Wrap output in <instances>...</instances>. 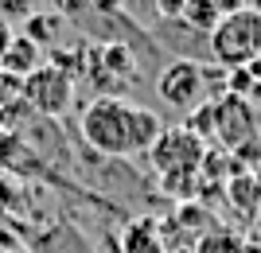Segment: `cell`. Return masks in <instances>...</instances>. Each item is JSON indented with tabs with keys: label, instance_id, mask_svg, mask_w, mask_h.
I'll use <instances>...</instances> for the list:
<instances>
[{
	"label": "cell",
	"instance_id": "16",
	"mask_svg": "<svg viewBox=\"0 0 261 253\" xmlns=\"http://www.w3.org/2000/svg\"><path fill=\"white\" fill-rule=\"evenodd\" d=\"M86 8H90V0H55V12H59L63 20H66V16H74V20H78V12H86Z\"/></svg>",
	"mask_w": 261,
	"mask_h": 253
},
{
	"label": "cell",
	"instance_id": "21",
	"mask_svg": "<svg viewBox=\"0 0 261 253\" xmlns=\"http://www.w3.org/2000/svg\"><path fill=\"white\" fill-rule=\"evenodd\" d=\"M0 253H28V245L20 242V245H8V249H0Z\"/></svg>",
	"mask_w": 261,
	"mask_h": 253
},
{
	"label": "cell",
	"instance_id": "13",
	"mask_svg": "<svg viewBox=\"0 0 261 253\" xmlns=\"http://www.w3.org/2000/svg\"><path fill=\"white\" fill-rule=\"evenodd\" d=\"M32 16V0H0V20L4 23H16V20H28Z\"/></svg>",
	"mask_w": 261,
	"mask_h": 253
},
{
	"label": "cell",
	"instance_id": "5",
	"mask_svg": "<svg viewBox=\"0 0 261 253\" xmlns=\"http://www.w3.org/2000/svg\"><path fill=\"white\" fill-rule=\"evenodd\" d=\"M261 125L253 117V105L246 98H234V94H222V98H211V140L222 152H234L246 140H257Z\"/></svg>",
	"mask_w": 261,
	"mask_h": 253
},
{
	"label": "cell",
	"instance_id": "10",
	"mask_svg": "<svg viewBox=\"0 0 261 253\" xmlns=\"http://www.w3.org/2000/svg\"><path fill=\"white\" fill-rule=\"evenodd\" d=\"M226 195H230V207L238 210L246 222H253L257 218V210H261V183L253 176H230L226 179Z\"/></svg>",
	"mask_w": 261,
	"mask_h": 253
},
{
	"label": "cell",
	"instance_id": "22",
	"mask_svg": "<svg viewBox=\"0 0 261 253\" xmlns=\"http://www.w3.org/2000/svg\"><path fill=\"white\" fill-rule=\"evenodd\" d=\"M246 101H250V105H253V101H261V86H253V90H250V98H246Z\"/></svg>",
	"mask_w": 261,
	"mask_h": 253
},
{
	"label": "cell",
	"instance_id": "2",
	"mask_svg": "<svg viewBox=\"0 0 261 253\" xmlns=\"http://www.w3.org/2000/svg\"><path fill=\"white\" fill-rule=\"evenodd\" d=\"M211 63L218 70H242L261 55V16L253 8H242L234 16H222L215 32L207 35Z\"/></svg>",
	"mask_w": 261,
	"mask_h": 253
},
{
	"label": "cell",
	"instance_id": "17",
	"mask_svg": "<svg viewBox=\"0 0 261 253\" xmlns=\"http://www.w3.org/2000/svg\"><path fill=\"white\" fill-rule=\"evenodd\" d=\"M218 4V16H234V12L250 8V0H215Z\"/></svg>",
	"mask_w": 261,
	"mask_h": 253
},
{
	"label": "cell",
	"instance_id": "20",
	"mask_svg": "<svg viewBox=\"0 0 261 253\" xmlns=\"http://www.w3.org/2000/svg\"><path fill=\"white\" fill-rule=\"evenodd\" d=\"M12 35H16V32H12V23H4V20H0V55H4V47H8V39H12Z\"/></svg>",
	"mask_w": 261,
	"mask_h": 253
},
{
	"label": "cell",
	"instance_id": "12",
	"mask_svg": "<svg viewBox=\"0 0 261 253\" xmlns=\"http://www.w3.org/2000/svg\"><path fill=\"white\" fill-rule=\"evenodd\" d=\"M218 20H222V16H218V4H215V0H187V4H184V16H179V23H187L195 35H203V32L211 35Z\"/></svg>",
	"mask_w": 261,
	"mask_h": 253
},
{
	"label": "cell",
	"instance_id": "9",
	"mask_svg": "<svg viewBox=\"0 0 261 253\" xmlns=\"http://www.w3.org/2000/svg\"><path fill=\"white\" fill-rule=\"evenodd\" d=\"M20 35H23V39H32V43L47 55L51 47H59V35H63V16H59V12H32V16L23 20Z\"/></svg>",
	"mask_w": 261,
	"mask_h": 253
},
{
	"label": "cell",
	"instance_id": "7",
	"mask_svg": "<svg viewBox=\"0 0 261 253\" xmlns=\"http://www.w3.org/2000/svg\"><path fill=\"white\" fill-rule=\"evenodd\" d=\"M117 249L121 253H164V234H160V222L141 214V218H129L125 230L117 238Z\"/></svg>",
	"mask_w": 261,
	"mask_h": 253
},
{
	"label": "cell",
	"instance_id": "24",
	"mask_svg": "<svg viewBox=\"0 0 261 253\" xmlns=\"http://www.w3.org/2000/svg\"><path fill=\"white\" fill-rule=\"evenodd\" d=\"M253 230H257V234H261V210H257V218H253Z\"/></svg>",
	"mask_w": 261,
	"mask_h": 253
},
{
	"label": "cell",
	"instance_id": "15",
	"mask_svg": "<svg viewBox=\"0 0 261 253\" xmlns=\"http://www.w3.org/2000/svg\"><path fill=\"white\" fill-rule=\"evenodd\" d=\"M184 4L187 0H156V16H160L164 23H172V20L184 16Z\"/></svg>",
	"mask_w": 261,
	"mask_h": 253
},
{
	"label": "cell",
	"instance_id": "26",
	"mask_svg": "<svg viewBox=\"0 0 261 253\" xmlns=\"http://www.w3.org/2000/svg\"><path fill=\"white\" fill-rule=\"evenodd\" d=\"M250 253H261V249H253V245H250Z\"/></svg>",
	"mask_w": 261,
	"mask_h": 253
},
{
	"label": "cell",
	"instance_id": "3",
	"mask_svg": "<svg viewBox=\"0 0 261 253\" xmlns=\"http://www.w3.org/2000/svg\"><path fill=\"white\" fill-rule=\"evenodd\" d=\"M218 66L215 63H199V59H172V63L164 66L160 74H156V94H160L164 105H172V109H199L203 101H211V82H215Z\"/></svg>",
	"mask_w": 261,
	"mask_h": 253
},
{
	"label": "cell",
	"instance_id": "1",
	"mask_svg": "<svg viewBox=\"0 0 261 253\" xmlns=\"http://www.w3.org/2000/svg\"><path fill=\"white\" fill-rule=\"evenodd\" d=\"M164 132L160 113L148 105H133L117 94H98L78 113V136L94 156L106 160H125V156L148 152L156 136Z\"/></svg>",
	"mask_w": 261,
	"mask_h": 253
},
{
	"label": "cell",
	"instance_id": "11",
	"mask_svg": "<svg viewBox=\"0 0 261 253\" xmlns=\"http://www.w3.org/2000/svg\"><path fill=\"white\" fill-rule=\"evenodd\" d=\"M191 249L195 253H250V242H246L242 234L226 230V226H211V230H203L195 238Z\"/></svg>",
	"mask_w": 261,
	"mask_h": 253
},
{
	"label": "cell",
	"instance_id": "25",
	"mask_svg": "<svg viewBox=\"0 0 261 253\" xmlns=\"http://www.w3.org/2000/svg\"><path fill=\"white\" fill-rule=\"evenodd\" d=\"M172 253H195V249H172Z\"/></svg>",
	"mask_w": 261,
	"mask_h": 253
},
{
	"label": "cell",
	"instance_id": "18",
	"mask_svg": "<svg viewBox=\"0 0 261 253\" xmlns=\"http://www.w3.org/2000/svg\"><path fill=\"white\" fill-rule=\"evenodd\" d=\"M90 8L101 12V16H109V12H121V0H90Z\"/></svg>",
	"mask_w": 261,
	"mask_h": 253
},
{
	"label": "cell",
	"instance_id": "23",
	"mask_svg": "<svg viewBox=\"0 0 261 253\" xmlns=\"http://www.w3.org/2000/svg\"><path fill=\"white\" fill-rule=\"evenodd\" d=\"M250 8H253V12H257V16H261V0H250Z\"/></svg>",
	"mask_w": 261,
	"mask_h": 253
},
{
	"label": "cell",
	"instance_id": "4",
	"mask_svg": "<svg viewBox=\"0 0 261 253\" xmlns=\"http://www.w3.org/2000/svg\"><path fill=\"white\" fill-rule=\"evenodd\" d=\"M20 101L35 113V117L59 121V117L74 105V82H70L63 70H55L51 63H43L20 82Z\"/></svg>",
	"mask_w": 261,
	"mask_h": 253
},
{
	"label": "cell",
	"instance_id": "19",
	"mask_svg": "<svg viewBox=\"0 0 261 253\" xmlns=\"http://www.w3.org/2000/svg\"><path fill=\"white\" fill-rule=\"evenodd\" d=\"M246 74H250V78H253V86H261V55H257V59H253V63H250V66H246Z\"/></svg>",
	"mask_w": 261,
	"mask_h": 253
},
{
	"label": "cell",
	"instance_id": "6",
	"mask_svg": "<svg viewBox=\"0 0 261 253\" xmlns=\"http://www.w3.org/2000/svg\"><path fill=\"white\" fill-rule=\"evenodd\" d=\"M23 245H28V253H94V245L66 218H55L47 226H39L35 242H23Z\"/></svg>",
	"mask_w": 261,
	"mask_h": 253
},
{
	"label": "cell",
	"instance_id": "8",
	"mask_svg": "<svg viewBox=\"0 0 261 253\" xmlns=\"http://www.w3.org/2000/svg\"><path fill=\"white\" fill-rule=\"evenodd\" d=\"M35 66H43V51L32 43V39H23V35H12L8 47H4V55H0V70L12 78H28Z\"/></svg>",
	"mask_w": 261,
	"mask_h": 253
},
{
	"label": "cell",
	"instance_id": "14",
	"mask_svg": "<svg viewBox=\"0 0 261 253\" xmlns=\"http://www.w3.org/2000/svg\"><path fill=\"white\" fill-rule=\"evenodd\" d=\"M12 101H20V78H12L0 70V109L12 105Z\"/></svg>",
	"mask_w": 261,
	"mask_h": 253
}]
</instances>
